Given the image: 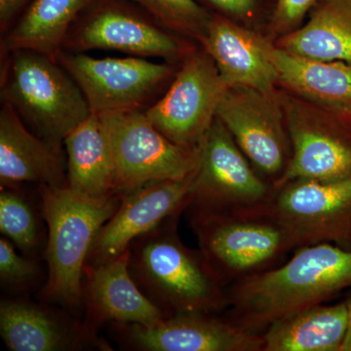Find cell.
<instances>
[{"instance_id": "obj_24", "label": "cell", "mask_w": 351, "mask_h": 351, "mask_svg": "<svg viewBox=\"0 0 351 351\" xmlns=\"http://www.w3.org/2000/svg\"><path fill=\"white\" fill-rule=\"evenodd\" d=\"M90 0H34L5 40L7 49L29 50L54 58L69 29Z\"/></svg>"}, {"instance_id": "obj_20", "label": "cell", "mask_w": 351, "mask_h": 351, "mask_svg": "<svg viewBox=\"0 0 351 351\" xmlns=\"http://www.w3.org/2000/svg\"><path fill=\"white\" fill-rule=\"evenodd\" d=\"M64 144L69 189L91 197L119 195L112 145L99 113L92 112Z\"/></svg>"}, {"instance_id": "obj_22", "label": "cell", "mask_w": 351, "mask_h": 351, "mask_svg": "<svg viewBox=\"0 0 351 351\" xmlns=\"http://www.w3.org/2000/svg\"><path fill=\"white\" fill-rule=\"evenodd\" d=\"M348 327L345 300L307 307L271 323L263 351H341Z\"/></svg>"}, {"instance_id": "obj_30", "label": "cell", "mask_w": 351, "mask_h": 351, "mask_svg": "<svg viewBox=\"0 0 351 351\" xmlns=\"http://www.w3.org/2000/svg\"><path fill=\"white\" fill-rule=\"evenodd\" d=\"M25 0H0V20L1 25H6L24 3Z\"/></svg>"}, {"instance_id": "obj_23", "label": "cell", "mask_w": 351, "mask_h": 351, "mask_svg": "<svg viewBox=\"0 0 351 351\" xmlns=\"http://www.w3.org/2000/svg\"><path fill=\"white\" fill-rule=\"evenodd\" d=\"M276 46L300 56L351 66V0H323L304 27L284 34Z\"/></svg>"}, {"instance_id": "obj_26", "label": "cell", "mask_w": 351, "mask_h": 351, "mask_svg": "<svg viewBox=\"0 0 351 351\" xmlns=\"http://www.w3.org/2000/svg\"><path fill=\"white\" fill-rule=\"evenodd\" d=\"M161 24L170 29L195 34H204L210 18L195 0H136Z\"/></svg>"}, {"instance_id": "obj_8", "label": "cell", "mask_w": 351, "mask_h": 351, "mask_svg": "<svg viewBox=\"0 0 351 351\" xmlns=\"http://www.w3.org/2000/svg\"><path fill=\"white\" fill-rule=\"evenodd\" d=\"M274 189L267 212L287 228L295 248L328 243L351 251V176L295 180Z\"/></svg>"}, {"instance_id": "obj_19", "label": "cell", "mask_w": 351, "mask_h": 351, "mask_svg": "<svg viewBox=\"0 0 351 351\" xmlns=\"http://www.w3.org/2000/svg\"><path fill=\"white\" fill-rule=\"evenodd\" d=\"M76 50L120 51L137 56L177 57L182 47L174 36L138 16L117 8L93 14L71 36Z\"/></svg>"}, {"instance_id": "obj_14", "label": "cell", "mask_w": 351, "mask_h": 351, "mask_svg": "<svg viewBox=\"0 0 351 351\" xmlns=\"http://www.w3.org/2000/svg\"><path fill=\"white\" fill-rule=\"evenodd\" d=\"M24 298L2 299L0 335L12 351H69L98 348L110 350L98 338V332L85 321L64 311Z\"/></svg>"}, {"instance_id": "obj_1", "label": "cell", "mask_w": 351, "mask_h": 351, "mask_svg": "<svg viewBox=\"0 0 351 351\" xmlns=\"http://www.w3.org/2000/svg\"><path fill=\"white\" fill-rule=\"evenodd\" d=\"M351 289V251L332 244L301 247L274 269L226 288V316L263 334L274 321L326 304Z\"/></svg>"}, {"instance_id": "obj_17", "label": "cell", "mask_w": 351, "mask_h": 351, "mask_svg": "<svg viewBox=\"0 0 351 351\" xmlns=\"http://www.w3.org/2000/svg\"><path fill=\"white\" fill-rule=\"evenodd\" d=\"M199 39L226 86L272 93L278 73L267 55L265 39L223 18L210 20Z\"/></svg>"}, {"instance_id": "obj_5", "label": "cell", "mask_w": 351, "mask_h": 351, "mask_svg": "<svg viewBox=\"0 0 351 351\" xmlns=\"http://www.w3.org/2000/svg\"><path fill=\"white\" fill-rule=\"evenodd\" d=\"M14 52L2 98L39 137L62 145L92 113L82 90L54 58L29 50Z\"/></svg>"}, {"instance_id": "obj_29", "label": "cell", "mask_w": 351, "mask_h": 351, "mask_svg": "<svg viewBox=\"0 0 351 351\" xmlns=\"http://www.w3.org/2000/svg\"><path fill=\"white\" fill-rule=\"evenodd\" d=\"M208 1L223 12L239 16V17H247L253 11L256 0H208Z\"/></svg>"}, {"instance_id": "obj_18", "label": "cell", "mask_w": 351, "mask_h": 351, "mask_svg": "<svg viewBox=\"0 0 351 351\" xmlns=\"http://www.w3.org/2000/svg\"><path fill=\"white\" fill-rule=\"evenodd\" d=\"M291 157L274 189L295 180L337 181L351 176V138L318 120L291 113Z\"/></svg>"}, {"instance_id": "obj_7", "label": "cell", "mask_w": 351, "mask_h": 351, "mask_svg": "<svg viewBox=\"0 0 351 351\" xmlns=\"http://www.w3.org/2000/svg\"><path fill=\"white\" fill-rule=\"evenodd\" d=\"M99 114L112 145L119 195L149 182L184 179L197 168L199 145L175 144L138 108Z\"/></svg>"}, {"instance_id": "obj_27", "label": "cell", "mask_w": 351, "mask_h": 351, "mask_svg": "<svg viewBox=\"0 0 351 351\" xmlns=\"http://www.w3.org/2000/svg\"><path fill=\"white\" fill-rule=\"evenodd\" d=\"M43 280V270L36 258L19 255L15 245L2 237L0 239V282L6 290L27 292Z\"/></svg>"}, {"instance_id": "obj_21", "label": "cell", "mask_w": 351, "mask_h": 351, "mask_svg": "<svg viewBox=\"0 0 351 351\" xmlns=\"http://www.w3.org/2000/svg\"><path fill=\"white\" fill-rule=\"evenodd\" d=\"M278 82L322 107L351 110V66L311 59L281 49L267 40Z\"/></svg>"}, {"instance_id": "obj_3", "label": "cell", "mask_w": 351, "mask_h": 351, "mask_svg": "<svg viewBox=\"0 0 351 351\" xmlns=\"http://www.w3.org/2000/svg\"><path fill=\"white\" fill-rule=\"evenodd\" d=\"M41 215L48 228L44 260L48 276L41 302L75 313L83 307L84 267L101 226L112 218L121 195L91 197L69 186H40Z\"/></svg>"}, {"instance_id": "obj_16", "label": "cell", "mask_w": 351, "mask_h": 351, "mask_svg": "<svg viewBox=\"0 0 351 351\" xmlns=\"http://www.w3.org/2000/svg\"><path fill=\"white\" fill-rule=\"evenodd\" d=\"M0 182L1 186L15 189L23 184L68 186L61 145L32 134L5 101L0 112Z\"/></svg>"}, {"instance_id": "obj_10", "label": "cell", "mask_w": 351, "mask_h": 351, "mask_svg": "<svg viewBox=\"0 0 351 351\" xmlns=\"http://www.w3.org/2000/svg\"><path fill=\"white\" fill-rule=\"evenodd\" d=\"M271 94L249 87L228 88L217 117L258 174L274 186L290 160L291 142Z\"/></svg>"}, {"instance_id": "obj_25", "label": "cell", "mask_w": 351, "mask_h": 351, "mask_svg": "<svg viewBox=\"0 0 351 351\" xmlns=\"http://www.w3.org/2000/svg\"><path fill=\"white\" fill-rule=\"evenodd\" d=\"M0 232L24 255L32 258L38 255L41 244L38 216L18 188L1 186Z\"/></svg>"}, {"instance_id": "obj_12", "label": "cell", "mask_w": 351, "mask_h": 351, "mask_svg": "<svg viewBox=\"0 0 351 351\" xmlns=\"http://www.w3.org/2000/svg\"><path fill=\"white\" fill-rule=\"evenodd\" d=\"M195 172L184 179L149 182L122 195L117 211L97 234L86 265L115 260L134 240L170 217L186 212Z\"/></svg>"}, {"instance_id": "obj_9", "label": "cell", "mask_w": 351, "mask_h": 351, "mask_svg": "<svg viewBox=\"0 0 351 351\" xmlns=\"http://www.w3.org/2000/svg\"><path fill=\"white\" fill-rule=\"evenodd\" d=\"M228 89L212 58L206 52L195 53L186 58L167 93L145 115L175 144L197 147Z\"/></svg>"}, {"instance_id": "obj_13", "label": "cell", "mask_w": 351, "mask_h": 351, "mask_svg": "<svg viewBox=\"0 0 351 351\" xmlns=\"http://www.w3.org/2000/svg\"><path fill=\"white\" fill-rule=\"evenodd\" d=\"M56 57L82 90L93 113L140 107L172 71L167 64L142 58L95 59L61 52Z\"/></svg>"}, {"instance_id": "obj_31", "label": "cell", "mask_w": 351, "mask_h": 351, "mask_svg": "<svg viewBox=\"0 0 351 351\" xmlns=\"http://www.w3.org/2000/svg\"><path fill=\"white\" fill-rule=\"evenodd\" d=\"M348 294L345 299L346 306H348V332L343 346H341V351H351V289L348 290Z\"/></svg>"}, {"instance_id": "obj_11", "label": "cell", "mask_w": 351, "mask_h": 351, "mask_svg": "<svg viewBox=\"0 0 351 351\" xmlns=\"http://www.w3.org/2000/svg\"><path fill=\"white\" fill-rule=\"evenodd\" d=\"M117 338L140 351H263V334L249 331L223 313H188L154 325L112 323Z\"/></svg>"}, {"instance_id": "obj_2", "label": "cell", "mask_w": 351, "mask_h": 351, "mask_svg": "<svg viewBox=\"0 0 351 351\" xmlns=\"http://www.w3.org/2000/svg\"><path fill=\"white\" fill-rule=\"evenodd\" d=\"M175 215L132 242V278L164 317L188 313H223L230 306L226 286L200 249L189 248L178 232Z\"/></svg>"}, {"instance_id": "obj_28", "label": "cell", "mask_w": 351, "mask_h": 351, "mask_svg": "<svg viewBox=\"0 0 351 351\" xmlns=\"http://www.w3.org/2000/svg\"><path fill=\"white\" fill-rule=\"evenodd\" d=\"M318 0H278L274 17L272 25L277 32H288L298 29L307 12Z\"/></svg>"}, {"instance_id": "obj_15", "label": "cell", "mask_w": 351, "mask_h": 351, "mask_svg": "<svg viewBox=\"0 0 351 351\" xmlns=\"http://www.w3.org/2000/svg\"><path fill=\"white\" fill-rule=\"evenodd\" d=\"M85 323L98 332L104 323L154 325L163 313L138 287L128 269V252L101 265H85Z\"/></svg>"}, {"instance_id": "obj_6", "label": "cell", "mask_w": 351, "mask_h": 351, "mask_svg": "<svg viewBox=\"0 0 351 351\" xmlns=\"http://www.w3.org/2000/svg\"><path fill=\"white\" fill-rule=\"evenodd\" d=\"M250 163L216 117L199 143L188 209L239 214L269 211L276 189Z\"/></svg>"}, {"instance_id": "obj_4", "label": "cell", "mask_w": 351, "mask_h": 351, "mask_svg": "<svg viewBox=\"0 0 351 351\" xmlns=\"http://www.w3.org/2000/svg\"><path fill=\"white\" fill-rule=\"evenodd\" d=\"M186 212L201 252L226 287L278 267L297 249L287 228L269 212Z\"/></svg>"}]
</instances>
